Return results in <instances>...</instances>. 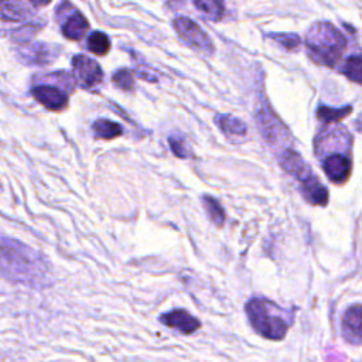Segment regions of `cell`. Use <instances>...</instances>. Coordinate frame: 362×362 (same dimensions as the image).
Segmentation results:
<instances>
[{"instance_id":"cell-1","label":"cell","mask_w":362,"mask_h":362,"mask_svg":"<svg viewBox=\"0 0 362 362\" xmlns=\"http://www.w3.org/2000/svg\"><path fill=\"white\" fill-rule=\"evenodd\" d=\"M1 269L4 277L23 284L42 287L48 283L47 262L35 250L14 239L3 238Z\"/></svg>"},{"instance_id":"cell-2","label":"cell","mask_w":362,"mask_h":362,"mask_svg":"<svg viewBox=\"0 0 362 362\" xmlns=\"http://www.w3.org/2000/svg\"><path fill=\"white\" fill-rule=\"evenodd\" d=\"M305 47L314 62L332 66L341 58L346 41L332 24L318 21L310 27L305 35Z\"/></svg>"},{"instance_id":"cell-3","label":"cell","mask_w":362,"mask_h":362,"mask_svg":"<svg viewBox=\"0 0 362 362\" xmlns=\"http://www.w3.org/2000/svg\"><path fill=\"white\" fill-rule=\"evenodd\" d=\"M252 328L266 339L280 341L286 337L288 324L281 317V310L266 298H252L245 305Z\"/></svg>"},{"instance_id":"cell-4","label":"cell","mask_w":362,"mask_h":362,"mask_svg":"<svg viewBox=\"0 0 362 362\" xmlns=\"http://www.w3.org/2000/svg\"><path fill=\"white\" fill-rule=\"evenodd\" d=\"M173 24L178 37L188 47L206 55L214 54V44L211 38L195 21L189 20L188 17H177Z\"/></svg>"},{"instance_id":"cell-5","label":"cell","mask_w":362,"mask_h":362,"mask_svg":"<svg viewBox=\"0 0 362 362\" xmlns=\"http://www.w3.org/2000/svg\"><path fill=\"white\" fill-rule=\"evenodd\" d=\"M72 72L78 85L85 89L98 86L103 79V72L99 64L83 54H76L72 58Z\"/></svg>"},{"instance_id":"cell-6","label":"cell","mask_w":362,"mask_h":362,"mask_svg":"<svg viewBox=\"0 0 362 362\" xmlns=\"http://www.w3.org/2000/svg\"><path fill=\"white\" fill-rule=\"evenodd\" d=\"M34 99L49 110H62L66 107L69 98L65 90L49 85H37L31 89Z\"/></svg>"},{"instance_id":"cell-7","label":"cell","mask_w":362,"mask_h":362,"mask_svg":"<svg viewBox=\"0 0 362 362\" xmlns=\"http://www.w3.org/2000/svg\"><path fill=\"white\" fill-rule=\"evenodd\" d=\"M160 321L164 325H167L170 328H174V329H177V331H180L181 334H185V335L195 332L201 327V322H199L198 318H195L188 311L181 310V308H177V310H173L170 313L161 314Z\"/></svg>"},{"instance_id":"cell-8","label":"cell","mask_w":362,"mask_h":362,"mask_svg":"<svg viewBox=\"0 0 362 362\" xmlns=\"http://www.w3.org/2000/svg\"><path fill=\"white\" fill-rule=\"evenodd\" d=\"M300 182L301 192L304 198L313 205H325L328 201V191L324 185L315 178L313 171H307L304 175L297 178Z\"/></svg>"},{"instance_id":"cell-9","label":"cell","mask_w":362,"mask_h":362,"mask_svg":"<svg viewBox=\"0 0 362 362\" xmlns=\"http://www.w3.org/2000/svg\"><path fill=\"white\" fill-rule=\"evenodd\" d=\"M325 175L335 184H344L351 174V161L344 154H331L322 163Z\"/></svg>"},{"instance_id":"cell-10","label":"cell","mask_w":362,"mask_h":362,"mask_svg":"<svg viewBox=\"0 0 362 362\" xmlns=\"http://www.w3.org/2000/svg\"><path fill=\"white\" fill-rule=\"evenodd\" d=\"M30 0H1V18L4 21H23L34 16Z\"/></svg>"},{"instance_id":"cell-11","label":"cell","mask_w":362,"mask_h":362,"mask_svg":"<svg viewBox=\"0 0 362 362\" xmlns=\"http://www.w3.org/2000/svg\"><path fill=\"white\" fill-rule=\"evenodd\" d=\"M342 325L349 339L352 338L358 342H362V305L361 304L352 305L345 311Z\"/></svg>"},{"instance_id":"cell-12","label":"cell","mask_w":362,"mask_h":362,"mask_svg":"<svg viewBox=\"0 0 362 362\" xmlns=\"http://www.w3.org/2000/svg\"><path fill=\"white\" fill-rule=\"evenodd\" d=\"M88 30H89V23L79 11H74L72 14H68L65 18V23L62 24V34L66 38L74 41L81 40Z\"/></svg>"},{"instance_id":"cell-13","label":"cell","mask_w":362,"mask_h":362,"mask_svg":"<svg viewBox=\"0 0 362 362\" xmlns=\"http://www.w3.org/2000/svg\"><path fill=\"white\" fill-rule=\"evenodd\" d=\"M92 130L98 139L113 140L122 134V126L107 119H99L92 124Z\"/></svg>"},{"instance_id":"cell-14","label":"cell","mask_w":362,"mask_h":362,"mask_svg":"<svg viewBox=\"0 0 362 362\" xmlns=\"http://www.w3.org/2000/svg\"><path fill=\"white\" fill-rule=\"evenodd\" d=\"M216 123L218 126L229 136H235V137H240L246 134V124L230 115H218L216 116Z\"/></svg>"},{"instance_id":"cell-15","label":"cell","mask_w":362,"mask_h":362,"mask_svg":"<svg viewBox=\"0 0 362 362\" xmlns=\"http://www.w3.org/2000/svg\"><path fill=\"white\" fill-rule=\"evenodd\" d=\"M194 4L211 20H219L225 11L223 0H194Z\"/></svg>"},{"instance_id":"cell-16","label":"cell","mask_w":362,"mask_h":362,"mask_svg":"<svg viewBox=\"0 0 362 362\" xmlns=\"http://www.w3.org/2000/svg\"><path fill=\"white\" fill-rule=\"evenodd\" d=\"M88 49L93 52L95 55H106L110 49V41L109 37L105 33L93 31L88 37Z\"/></svg>"},{"instance_id":"cell-17","label":"cell","mask_w":362,"mask_h":362,"mask_svg":"<svg viewBox=\"0 0 362 362\" xmlns=\"http://www.w3.org/2000/svg\"><path fill=\"white\" fill-rule=\"evenodd\" d=\"M202 204H204V206H205V209H206V214H208L209 219H211L215 225L222 226L223 222H225V211H223V208L221 206V204H219L215 198H212V197H209V195L202 197Z\"/></svg>"},{"instance_id":"cell-18","label":"cell","mask_w":362,"mask_h":362,"mask_svg":"<svg viewBox=\"0 0 362 362\" xmlns=\"http://www.w3.org/2000/svg\"><path fill=\"white\" fill-rule=\"evenodd\" d=\"M344 74L349 81L362 85V57L359 55L349 57L345 61Z\"/></svg>"},{"instance_id":"cell-19","label":"cell","mask_w":362,"mask_h":362,"mask_svg":"<svg viewBox=\"0 0 362 362\" xmlns=\"http://www.w3.org/2000/svg\"><path fill=\"white\" fill-rule=\"evenodd\" d=\"M351 106L346 107H339V109H332V107H327V106H321L317 110V116L320 120L322 122H335V120H341L344 119L346 115L351 113Z\"/></svg>"},{"instance_id":"cell-20","label":"cell","mask_w":362,"mask_h":362,"mask_svg":"<svg viewBox=\"0 0 362 362\" xmlns=\"http://www.w3.org/2000/svg\"><path fill=\"white\" fill-rule=\"evenodd\" d=\"M113 83L122 90H132L134 88V79L129 69H117L112 76Z\"/></svg>"},{"instance_id":"cell-21","label":"cell","mask_w":362,"mask_h":362,"mask_svg":"<svg viewBox=\"0 0 362 362\" xmlns=\"http://www.w3.org/2000/svg\"><path fill=\"white\" fill-rule=\"evenodd\" d=\"M270 37L274 41H277L279 44H281L288 51H293L300 45V37L296 35V34H283V33H280V34H270Z\"/></svg>"},{"instance_id":"cell-22","label":"cell","mask_w":362,"mask_h":362,"mask_svg":"<svg viewBox=\"0 0 362 362\" xmlns=\"http://www.w3.org/2000/svg\"><path fill=\"white\" fill-rule=\"evenodd\" d=\"M168 144H170L173 153H174L177 157L187 158V157L191 156V151L188 150L185 141L181 140L180 137H170V139H168Z\"/></svg>"},{"instance_id":"cell-23","label":"cell","mask_w":362,"mask_h":362,"mask_svg":"<svg viewBox=\"0 0 362 362\" xmlns=\"http://www.w3.org/2000/svg\"><path fill=\"white\" fill-rule=\"evenodd\" d=\"M35 7H41V6H47L48 3H51V0H30Z\"/></svg>"}]
</instances>
